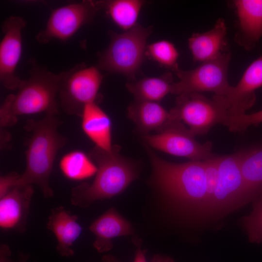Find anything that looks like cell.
<instances>
[{
	"instance_id": "6",
	"label": "cell",
	"mask_w": 262,
	"mask_h": 262,
	"mask_svg": "<svg viewBox=\"0 0 262 262\" xmlns=\"http://www.w3.org/2000/svg\"><path fill=\"white\" fill-rule=\"evenodd\" d=\"M230 108L226 97L214 95L210 99L200 93H191L178 95L170 112L196 136L206 134L216 124L224 125Z\"/></svg>"
},
{
	"instance_id": "31",
	"label": "cell",
	"mask_w": 262,
	"mask_h": 262,
	"mask_svg": "<svg viewBox=\"0 0 262 262\" xmlns=\"http://www.w3.org/2000/svg\"><path fill=\"white\" fill-rule=\"evenodd\" d=\"M134 262H146L144 255L142 252L139 250L137 252ZM164 262H173L171 260H165Z\"/></svg>"
},
{
	"instance_id": "15",
	"label": "cell",
	"mask_w": 262,
	"mask_h": 262,
	"mask_svg": "<svg viewBox=\"0 0 262 262\" xmlns=\"http://www.w3.org/2000/svg\"><path fill=\"white\" fill-rule=\"evenodd\" d=\"M233 3L238 20L236 40L251 49L262 36V0H236Z\"/></svg>"
},
{
	"instance_id": "25",
	"label": "cell",
	"mask_w": 262,
	"mask_h": 262,
	"mask_svg": "<svg viewBox=\"0 0 262 262\" xmlns=\"http://www.w3.org/2000/svg\"><path fill=\"white\" fill-rule=\"evenodd\" d=\"M146 55L161 66L173 71L178 66L179 52L175 45L167 40H160L148 45Z\"/></svg>"
},
{
	"instance_id": "8",
	"label": "cell",
	"mask_w": 262,
	"mask_h": 262,
	"mask_svg": "<svg viewBox=\"0 0 262 262\" xmlns=\"http://www.w3.org/2000/svg\"><path fill=\"white\" fill-rule=\"evenodd\" d=\"M102 8V1L86 0L53 9L44 29L37 34L36 39L42 44L55 39L65 42L82 27L90 22Z\"/></svg>"
},
{
	"instance_id": "24",
	"label": "cell",
	"mask_w": 262,
	"mask_h": 262,
	"mask_svg": "<svg viewBox=\"0 0 262 262\" xmlns=\"http://www.w3.org/2000/svg\"><path fill=\"white\" fill-rule=\"evenodd\" d=\"M59 167L66 178L74 180L89 178L97 171V166L89 156L79 150L64 155L60 161Z\"/></svg>"
},
{
	"instance_id": "20",
	"label": "cell",
	"mask_w": 262,
	"mask_h": 262,
	"mask_svg": "<svg viewBox=\"0 0 262 262\" xmlns=\"http://www.w3.org/2000/svg\"><path fill=\"white\" fill-rule=\"evenodd\" d=\"M89 229L96 236L94 246L100 252L111 248L114 238L128 235L132 232L130 223L112 208L93 222Z\"/></svg>"
},
{
	"instance_id": "9",
	"label": "cell",
	"mask_w": 262,
	"mask_h": 262,
	"mask_svg": "<svg viewBox=\"0 0 262 262\" xmlns=\"http://www.w3.org/2000/svg\"><path fill=\"white\" fill-rule=\"evenodd\" d=\"M240 163V153L218 156V179L211 215L226 213L250 201Z\"/></svg>"
},
{
	"instance_id": "11",
	"label": "cell",
	"mask_w": 262,
	"mask_h": 262,
	"mask_svg": "<svg viewBox=\"0 0 262 262\" xmlns=\"http://www.w3.org/2000/svg\"><path fill=\"white\" fill-rule=\"evenodd\" d=\"M195 137L182 122L178 121L157 134L145 135L143 139L154 148L190 161H204L215 156L212 153L211 142L201 144Z\"/></svg>"
},
{
	"instance_id": "10",
	"label": "cell",
	"mask_w": 262,
	"mask_h": 262,
	"mask_svg": "<svg viewBox=\"0 0 262 262\" xmlns=\"http://www.w3.org/2000/svg\"><path fill=\"white\" fill-rule=\"evenodd\" d=\"M103 78L97 66L78 64L63 82L59 93V105L63 110L68 115L81 116L86 104L96 102Z\"/></svg>"
},
{
	"instance_id": "27",
	"label": "cell",
	"mask_w": 262,
	"mask_h": 262,
	"mask_svg": "<svg viewBox=\"0 0 262 262\" xmlns=\"http://www.w3.org/2000/svg\"><path fill=\"white\" fill-rule=\"evenodd\" d=\"M206 193L208 201L207 215H211L214 193L216 188L218 179V156L213 157L203 161Z\"/></svg>"
},
{
	"instance_id": "22",
	"label": "cell",
	"mask_w": 262,
	"mask_h": 262,
	"mask_svg": "<svg viewBox=\"0 0 262 262\" xmlns=\"http://www.w3.org/2000/svg\"><path fill=\"white\" fill-rule=\"evenodd\" d=\"M239 153L242 174L251 201L262 196V147Z\"/></svg>"
},
{
	"instance_id": "4",
	"label": "cell",
	"mask_w": 262,
	"mask_h": 262,
	"mask_svg": "<svg viewBox=\"0 0 262 262\" xmlns=\"http://www.w3.org/2000/svg\"><path fill=\"white\" fill-rule=\"evenodd\" d=\"M119 148L113 145L110 152L95 146L90 151L88 155L97 166L96 177L91 184L82 183L71 189L70 201L74 206L87 207L97 200L112 197L135 180L134 166L120 155Z\"/></svg>"
},
{
	"instance_id": "18",
	"label": "cell",
	"mask_w": 262,
	"mask_h": 262,
	"mask_svg": "<svg viewBox=\"0 0 262 262\" xmlns=\"http://www.w3.org/2000/svg\"><path fill=\"white\" fill-rule=\"evenodd\" d=\"M128 115L143 133L155 131L161 132L176 122L170 111H166L158 102L135 100L128 108Z\"/></svg>"
},
{
	"instance_id": "30",
	"label": "cell",
	"mask_w": 262,
	"mask_h": 262,
	"mask_svg": "<svg viewBox=\"0 0 262 262\" xmlns=\"http://www.w3.org/2000/svg\"><path fill=\"white\" fill-rule=\"evenodd\" d=\"M29 255L20 253L18 260H13L12 258V252L9 246L6 244L0 245V262H29Z\"/></svg>"
},
{
	"instance_id": "29",
	"label": "cell",
	"mask_w": 262,
	"mask_h": 262,
	"mask_svg": "<svg viewBox=\"0 0 262 262\" xmlns=\"http://www.w3.org/2000/svg\"><path fill=\"white\" fill-rule=\"evenodd\" d=\"M20 176L16 172H12L0 178V198L4 196L11 188L16 185Z\"/></svg>"
},
{
	"instance_id": "16",
	"label": "cell",
	"mask_w": 262,
	"mask_h": 262,
	"mask_svg": "<svg viewBox=\"0 0 262 262\" xmlns=\"http://www.w3.org/2000/svg\"><path fill=\"white\" fill-rule=\"evenodd\" d=\"M226 24L222 18L216 21L211 30L193 33L188 39V46L194 61H210L229 51Z\"/></svg>"
},
{
	"instance_id": "21",
	"label": "cell",
	"mask_w": 262,
	"mask_h": 262,
	"mask_svg": "<svg viewBox=\"0 0 262 262\" xmlns=\"http://www.w3.org/2000/svg\"><path fill=\"white\" fill-rule=\"evenodd\" d=\"M173 80L171 73L167 72L160 77H147L128 82L126 87L136 100L158 102L171 93Z\"/></svg>"
},
{
	"instance_id": "23",
	"label": "cell",
	"mask_w": 262,
	"mask_h": 262,
	"mask_svg": "<svg viewBox=\"0 0 262 262\" xmlns=\"http://www.w3.org/2000/svg\"><path fill=\"white\" fill-rule=\"evenodd\" d=\"M145 2L142 0L102 1V8L108 16L125 31L130 30L137 24L136 21L140 10Z\"/></svg>"
},
{
	"instance_id": "14",
	"label": "cell",
	"mask_w": 262,
	"mask_h": 262,
	"mask_svg": "<svg viewBox=\"0 0 262 262\" xmlns=\"http://www.w3.org/2000/svg\"><path fill=\"white\" fill-rule=\"evenodd\" d=\"M262 86V56L247 67L239 82L226 97L230 106L229 115L245 113L256 101L255 91Z\"/></svg>"
},
{
	"instance_id": "2",
	"label": "cell",
	"mask_w": 262,
	"mask_h": 262,
	"mask_svg": "<svg viewBox=\"0 0 262 262\" xmlns=\"http://www.w3.org/2000/svg\"><path fill=\"white\" fill-rule=\"evenodd\" d=\"M30 77L22 82L17 92L8 95L0 108L1 127L12 126L16 123L20 115L44 112L58 113L59 95L63 82L76 69L72 68L58 74L48 71L31 61Z\"/></svg>"
},
{
	"instance_id": "26",
	"label": "cell",
	"mask_w": 262,
	"mask_h": 262,
	"mask_svg": "<svg viewBox=\"0 0 262 262\" xmlns=\"http://www.w3.org/2000/svg\"><path fill=\"white\" fill-rule=\"evenodd\" d=\"M248 240L251 243H262V196L255 201L253 210L241 220Z\"/></svg>"
},
{
	"instance_id": "17",
	"label": "cell",
	"mask_w": 262,
	"mask_h": 262,
	"mask_svg": "<svg viewBox=\"0 0 262 262\" xmlns=\"http://www.w3.org/2000/svg\"><path fill=\"white\" fill-rule=\"evenodd\" d=\"M78 219V216L71 214L63 206L52 209L48 218L47 229L54 235L57 241L56 251L62 257L75 254L73 246L82 231Z\"/></svg>"
},
{
	"instance_id": "28",
	"label": "cell",
	"mask_w": 262,
	"mask_h": 262,
	"mask_svg": "<svg viewBox=\"0 0 262 262\" xmlns=\"http://www.w3.org/2000/svg\"><path fill=\"white\" fill-rule=\"evenodd\" d=\"M262 123V110L251 114L245 113L229 115L224 123L230 131L241 132L249 126Z\"/></svg>"
},
{
	"instance_id": "13",
	"label": "cell",
	"mask_w": 262,
	"mask_h": 262,
	"mask_svg": "<svg viewBox=\"0 0 262 262\" xmlns=\"http://www.w3.org/2000/svg\"><path fill=\"white\" fill-rule=\"evenodd\" d=\"M34 193L32 185L16 184L0 198V227L3 230L25 231Z\"/></svg>"
},
{
	"instance_id": "12",
	"label": "cell",
	"mask_w": 262,
	"mask_h": 262,
	"mask_svg": "<svg viewBox=\"0 0 262 262\" xmlns=\"http://www.w3.org/2000/svg\"><path fill=\"white\" fill-rule=\"evenodd\" d=\"M26 21L21 17L11 16L2 24L3 36L0 44V81L6 89L17 90L21 80L16 69L22 53V31Z\"/></svg>"
},
{
	"instance_id": "3",
	"label": "cell",
	"mask_w": 262,
	"mask_h": 262,
	"mask_svg": "<svg viewBox=\"0 0 262 262\" xmlns=\"http://www.w3.org/2000/svg\"><path fill=\"white\" fill-rule=\"evenodd\" d=\"M56 115L46 113L42 119L27 121L24 128L29 137L25 151L26 165L16 184H35L46 198L53 196L50 176L57 152L67 141L58 131L61 122Z\"/></svg>"
},
{
	"instance_id": "1",
	"label": "cell",
	"mask_w": 262,
	"mask_h": 262,
	"mask_svg": "<svg viewBox=\"0 0 262 262\" xmlns=\"http://www.w3.org/2000/svg\"><path fill=\"white\" fill-rule=\"evenodd\" d=\"M155 183L167 199L180 211L206 216L208 201L203 161L173 163L147 148Z\"/></svg>"
},
{
	"instance_id": "5",
	"label": "cell",
	"mask_w": 262,
	"mask_h": 262,
	"mask_svg": "<svg viewBox=\"0 0 262 262\" xmlns=\"http://www.w3.org/2000/svg\"><path fill=\"white\" fill-rule=\"evenodd\" d=\"M153 31L137 24L121 33L110 31V42L99 54V70L123 75L134 80L146 55L147 40Z\"/></svg>"
},
{
	"instance_id": "7",
	"label": "cell",
	"mask_w": 262,
	"mask_h": 262,
	"mask_svg": "<svg viewBox=\"0 0 262 262\" xmlns=\"http://www.w3.org/2000/svg\"><path fill=\"white\" fill-rule=\"evenodd\" d=\"M230 58V52L228 51L215 59L201 63L192 70H183L178 66L173 71L179 81L173 83L171 93L178 96L212 92L215 95L226 97L231 87L228 81Z\"/></svg>"
},
{
	"instance_id": "19",
	"label": "cell",
	"mask_w": 262,
	"mask_h": 262,
	"mask_svg": "<svg viewBox=\"0 0 262 262\" xmlns=\"http://www.w3.org/2000/svg\"><path fill=\"white\" fill-rule=\"evenodd\" d=\"M81 117L82 131L95 146L111 152L112 122L108 115L97 102H92L84 107Z\"/></svg>"
}]
</instances>
